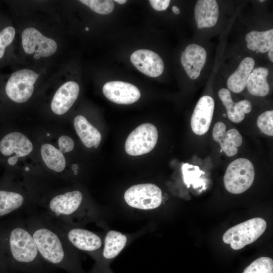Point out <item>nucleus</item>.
<instances>
[{
	"label": "nucleus",
	"mask_w": 273,
	"mask_h": 273,
	"mask_svg": "<svg viewBox=\"0 0 273 273\" xmlns=\"http://www.w3.org/2000/svg\"><path fill=\"white\" fill-rule=\"evenodd\" d=\"M130 61L138 70L150 77H158L164 70L162 59L159 55L151 50L135 51L131 55Z\"/></svg>",
	"instance_id": "obj_13"
},
{
	"label": "nucleus",
	"mask_w": 273,
	"mask_h": 273,
	"mask_svg": "<svg viewBox=\"0 0 273 273\" xmlns=\"http://www.w3.org/2000/svg\"><path fill=\"white\" fill-rule=\"evenodd\" d=\"M39 74L34 71L23 69L12 74L6 85V93L13 101L23 103L27 101L34 91V84Z\"/></svg>",
	"instance_id": "obj_8"
},
{
	"label": "nucleus",
	"mask_w": 273,
	"mask_h": 273,
	"mask_svg": "<svg viewBox=\"0 0 273 273\" xmlns=\"http://www.w3.org/2000/svg\"><path fill=\"white\" fill-rule=\"evenodd\" d=\"M214 109V101L209 96H204L198 101L191 119V126L196 134L203 135L210 127Z\"/></svg>",
	"instance_id": "obj_12"
},
{
	"label": "nucleus",
	"mask_w": 273,
	"mask_h": 273,
	"mask_svg": "<svg viewBox=\"0 0 273 273\" xmlns=\"http://www.w3.org/2000/svg\"><path fill=\"white\" fill-rule=\"evenodd\" d=\"M183 169L184 181L188 186L190 184L194 185L203 172L200 170L198 166H193V170H188L185 164L184 165Z\"/></svg>",
	"instance_id": "obj_31"
},
{
	"label": "nucleus",
	"mask_w": 273,
	"mask_h": 273,
	"mask_svg": "<svg viewBox=\"0 0 273 273\" xmlns=\"http://www.w3.org/2000/svg\"><path fill=\"white\" fill-rule=\"evenodd\" d=\"M49 135H50V133H48L47 136H49Z\"/></svg>",
	"instance_id": "obj_44"
},
{
	"label": "nucleus",
	"mask_w": 273,
	"mask_h": 273,
	"mask_svg": "<svg viewBox=\"0 0 273 273\" xmlns=\"http://www.w3.org/2000/svg\"><path fill=\"white\" fill-rule=\"evenodd\" d=\"M268 70L266 67H259L253 69L249 74L246 86L252 95L264 97L268 95L270 87L267 81Z\"/></svg>",
	"instance_id": "obj_24"
},
{
	"label": "nucleus",
	"mask_w": 273,
	"mask_h": 273,
	"mask_svg": "<svg viewBox=\"0 0 273 273\" xmlns=\"http://www.w3.org/2000/svg\"><path fill=\"white\" fill-rule=\"evenodd\" d=\"M18 159L15 156L11 157L8 159V163L10 165H14L17 162Z\"/></svg>",
	"instance_id": "obj_34"
},
{
	"label": "nucleus",
	"mask_w": 273,
	"mask_h": 273,
	"mask_svg": "<svg viewBox=\"0 0 273 273\" xmlns=\"http://www.w3.org/2000/svg\"><path fill=\"white\" fill-rule=\"evenodd\" d=\"M172 10L173 12L176 15H178L180 13L179 9L176 6H173L172 7Z\"/></svg>",
	"instance_id": "obj_36"
},
{
	"label": "nucleus",
	"mask_w": 273,
	"mask_h": 273,
	"mask_svg": "<svg viewBox=\"0 0 273 273\" xmlns=\"http://www.w3.org/2000/svg\"><path fill=\"white\" fill-rule=\"evenodd\" d=\"M157 128L151 123H143L128 135L125 143L126 152L131 156L148 153L155 147L158 140Z\"/></svg>",
	"instance_id": "obj_9"
},
{
	"label": "nucleus",
	"mask_w": 273,
	"mask_h": 273,
	"mask_svg": "<svg viewBox=\"0 0 273 273\" xmlns=\"http://www.w3.org/2000/svg\"><path fill=\"white\" fill-rule=\"evenodd\" d=\"M33 149L30 141L19 132H11L0 142V151L5 156L15 153L18 158L28 155Z\"/></svg>",
	"instance_id": "obj_17"
},
{
	"label": "nucleus",
	"mask_w": 273,
	"mask_h": 273,
	"mask_svg": "<svg viewBox=\"0 0 273 273\" xmlns=\"http://www.w3.org/2000/svg\"><path fill=\"white\" fill-rule=\"evenodd\" d=\"M149 2L152 8L158 11L165 10L169 5V0H150Z\"/></svg>",
	"instance_id": "obj_33"
},
{
	"label": "nucleus",
	"mask_w": 273,
	"mask_h": 273,
	"mask_svg": "<svg viewBox=\"0 0 273 273\" xmlns=\"http://www.w3.org/2000/svg\"><path fill=\"white\" fill-rule=\"evenodd\" d=\"M212 137L217 142L222 151L229 157L235 156L243 142V139L239 131L232 128L226 131V126L222 122H216L212 130Z\"/></svg>",
	"instance_id": "obj_15"
},
{
	"label": "nucleus",
	"mask_w": 273,
	"mask_h": 273,
	"mask_svg": "<svg viewBox=\"0 0 273 273\" xmlns=\"http://www.w3.org/2000/svg\"><path fill=\"white\" fill-rule=\"evenodd\" d=\"M85 29H86V30H88L89 28H88V27H86V28H85Z\"/></svg>",
	"instance_id": "obj_41"
},
{
	"label": "nucleus",
	"mask_w": 273,
	"mask_h": 273,
	"mask_svg": "<svg viewBox=\"0 0 273 273\" xmlns=\"http://www.w3.org/2000/svg\"><path fill=\"white\" fill-rule=\"evenodd\" d=\"M266 222L260 217L250 219L228 230L222 240L235 250L241 249L258 239L266 229Z\"/></svg>",
	"instance_id": "obj_5"
},
{
	"label": "nucleus",
	"mask_w": 273,
	"mask_h": 273,
	"mask_svg": "<svg viewBox=\"0 0 273 273\" xmlns=\"http://www.w3.org/2000/svg\"><path fill=\"white\" fill-rule=\"evenodd\" d=\"M25 170H26V171H29V169L28 167H26V168H25Z\"/></svg>",
	"instance_id": "obj_39"
},
{
	"label": "nucleus",
	"mask_w": 273,
	"mask_h": 273,
	"mask_svg": "<svg viewBox=\"0 0 273 273\" xmlns=\"http://www.w3.org/2000/svg\"><path fill=\"white\" fill-rule=\"evenodd\" d=\"M78 168V167L77 164H74L72 166V169L75 171H77V169Z\"/></svg>",
	"instance_id": "obj_38"
},
{
	"label": "nucleus",
	"mask_w": 273,
	"mask_h": 273,
	"mask_svg": "<svg viewBox=\"0 0 273 273\" xmlns=\"http://www.w3.org/2000/svg\"><path fill=\"white\" fill-rule=\"evenodd\" d=\"M218 95L225 107L228 118L234 123H239L243 121L245 114L250 113L252 110L251 103L248 100H244L234 103L230 91L226 88H221L218 91Z\"/></svg>",
	"instance_id": "obj_18"
},
{
	"label": "nucleus",
	"mask_w": 273,
	"mask_h": 273,
	"mask_svg": "<svg viewBox=\"0 0 273 273\" xmlns=\"http://www.w3.org/2000/svg\"><path fill=\"white\" fill-rule=\"evenodd\" d=\"M268 56L269 60L272 62H273V47H272L269 50Z\"/></svg>",
	"instance_id": "obj_35"
},
{
	"label": "nucleus",
	"mask_w": 273,
	"mask_h": 273,
	"mask_svg": "<svg viewBox=\"0 0 273 273\" xmlns=\"http://www.w3.org/2000/svg\"><path fill=\"white\" fill-rule=\"evenodd\" d=\"M40 151L42 159L49 168L57 172L64 170L66 160L59 149L50 144H44L41 147Z\"/></svg>",
	"instance_id": "obj_26"
},
{
	"label": "nucleus",
	"mask_w": 273,
	"mask_h": 273,
	"mask_svg": "<svg viewBox=\"0 0 273 273\" xmlns=\"http://www.w3.org/2000/svg\"><path fill=\"white\" fill-rule=\"evenodd\" d=\"M15 35V29L8 26L0 31V59L5 54L6 48L12 42Z\"/></svg>",
	"instance_id": "obj_30"
},
{
	"label": "nucleus",
	"mask_w": 273,
	"mask_h": 273,
	"mask_svg": "<svg viewBox=\"0 0 273 273\" xmlns=\"http://www.w3.org/2000/svg\"><path fill=\"white\" fill-rule=\"evenodd\" d=\"M104 96L111 102L128 105L136 102L141 97L140 90L135 85L120 81L106 83L103 87Z\"/></svg>",
	"instance_id": "obj_11"
},
{
	"label": "nucleus",
	"mask_w": 273,
	"mask_h": 273,
	"mask_svg": "<svg viewBox=\"0 0 273 273\" xmlns=\"http://www.w3.org/2000/svg\"><path fill=\"white\" fill-rule=\"evenodd\" d=\"M114 2H117L119 4H123L126 2V0H115Z\"/></svg>",
	"instance_id": "obj_37"
},
{
	"label": "nucleus",
	"mask_w": 273,
	"mask_h": 273,
	"mask_svg": "<svg viewBox=\"0 0 273 273\" xmlns=\"http://www.w3.org/2000/svg\"><path fill=\"white\" fill-rule=\"evenodd\" d=\"M42 211L53 219L67 224L77 226L94 220L97 209L86 203L79 190L60 193L42 201Z\"/></svg>",
	"instance_id": "obj_3"
},
{
	"label": "nucleus",
	"mask_w": 273,
	"mask_h": 273,
	"mask_svg": "<svg viewBox=\"0 0 273 273\" xmlns=\"http://www.w3.org/2000/svg\"><path fill=\"white\" fill-rule=\"evenodd\" d=\"M27 199L19 192L0 190V217L15 211H22L23 213L32 210Z\"/></svg>",
	"instance_id": "obj_20"
},
{
	"label": "nucleus",
	"mask_w": 273,
	"mask_h": 273,
	"mask_svg": "<svg viewBox=\"0 0 273 273\" xmlns=\"http://www.w3.org/2000/svg\"><path fill=\"white\" fill-rule=\"evenodd\" d=\"M21 40L25 52L34 54L35 59L49 57L55 54L58 48L56 41L33 27H28L23 31Z\"/></svg>",
	"instance_id": "obj_10"
},
{
	"label": "nucleus",
	"mask_w": 273,
	"mask_h": 273,
	"mask_svg": "<svg viewBox=\"0 0 273 273\" xmlns=\"http://www.w3.org/2000/svg\"><path fill=\"white\" fill-rule=\"evenodd\" d=\"M127 242L125 235L114 230L108 231L105 237L100 259L96 263L101 259L107 261L115 258L125 247Z\"/></svg>",
	"instance_id": "obj_22"
},
{
	"label": "nucleus",
	"mask_w": 273,
	"mask_h": 273,
	"mask_svg": "<svg viewBox=\"0 0 273 273\" xmlns=\"http://www.w3.org/2000/svg\"><path fill=\"white\" fill-rule=\"evenodd\" d=\"M247 47L250 50L264 53L273 47V29L264 31H251L245 37Z\"/></svg>",
	"instance_id": "obj_25"
},
{
	"label": "nucleus",
	"mask_w": 273,
	"mask_h": 273,
	"mask_svg": "<svg viewBox=\"0 0 273 273\" xmlns=\"http://www.w3.org/2000/svg\"><path fill=\"white\" fill-rule=\"evenodd\" d=\"M194 15L199 29L214 26L219 17L218 6L215 0L198 1L195 7Z\"/></svg>",
	"instance_id": "obj_19"
},
{
	"label": "nucleus",
	"mask_w": 273,
	"mask_h": 273,
	"mask_svg": "<svg viewBox=\"0 0 273 273\" xmlns=\"http://www.w3.org/2000/svg\"><path fill=\"white\" fill-rule=\"evenodd\" d=\"M74 126L77 135L86 147H98L102 139L101 133L85 117L82 115L75 117Z\"/></svg>",
	"instance_id": "obj_21"
},
{
	"label": "nucleus",
	"mask_w": 273,
	"mask_h": 273,
	"mask_svg": "<svg viewBox=\"0 0 273 273\" xmlns=\"http://www.w3.org/2000/svg\"><path fill=\"white\" fill-rule=\"evenodd\" d=\"M79 2L94 12L102 15L111 13L114 8V2L111 0H80Z\"/></svg>",
	"instance_id": "obj_28"
},
{
	"label": "nucleus",
	"mask_w": 273,
	"mask_h": 273,
	"mask_svg": "<svg viewBox=\"0 0 273 273\" xmlns=\"http://www.w3.org/2000/svg\"><path fill=\"white\" fill-rule=\"evenodd\" d=\"M255 177L252 162L243 158L237 159L228 166L223 177L224 187L231 193L241 194L252 185Z\"/></svg>",
	"instance_id": "obj_6"
},
{
	"label": "nucleus",
	"mask_w": 273,
	"mask_h": 273,
	"mask_svg": "<svg viewBox=\"0 0 273 273\" xmlns=\"http://www.w3.org/2000/svg\"><path fill=\"white\" fill-rule=\"evenodd\" d=\"M25 219L41 257L52 269L85 273L76 250L52 218L34 209L25 213Z\"/></svg>",
	"instance_id": "obj_1"
},
{
	"label": "nucleus",
	"mask_w": 273,
	"mask_h": 273,
	"mask_svg": "<svg viewBox=\"0 0 273 273\" xmlns=\"http://www.w3.org/2000/svg\"><path fill=\"white\" fill-rule=\"evenodd\" d=\"M79 93V86L74 81L62 84L56 91L51 104L53 112L57 115L66 113L76 100Z\"/></svg>",
	"instance_id": "obj_16"
},
{
	"label": "nucleus",
	"mask_w": 273,
	"mask_h": 273,
	"mask_svg": "<svg viewBox=\"0 0 273 273\" xmlns=\"http://www.w3.org/2000/svg\"><path fill=\"white\" fill-rule=\"evenodd\" d=\"M255 52H256V53H259L258 51H255Z\"/></svg>",
	"instance_id": "obj_43"
},
{
	"label": "nucleus",
	"mask_w": 273,
	"mask_h": 273,
	"mask_svg": "<svg viewBox=\"0 0 273 273\" xmlns=\"http://www.w3.org/2000/svg\"><path fill=\"white\" fill-rule=\"evenodd\" d=\"M257 125L261 131L269 136L273 135V111H266L257 118Z\"/></svg>",
	"instance_id": "obj_29"
},
{
	"label": "nucleus",
	"mask_w": 273,
	"mask_h": 273,
	"mask_svg": "<svg viewBox=\"0 0 273 273\" xmlns=\"http://www.w3.org/2000/svg\"><path fill=\"white\" fill-rule=\"evenodd\" d=\"M254 64V60L251 57H246L241 61L238 68L228 79L227 85L231 91L239 93L244 89Z\"/></svg>",
	"instance_id": "obj_23"
},
{
	"label": "nucleus",
	"mask_w": 273,
	"mask_h": 273,
	"mask_svg": "<svg viewBox=\"0 0 273 273\" xmlns=\"http://www.w3.org/2000/svg\"><path fill=\"white\" fill-rule=\"evenodd\" d=\"M207 57L206 50L201 46L192 43L181 52V63L188 76L197 78L205 65Z\"/></svg>",
	"instance_id": "obj_14"
},
{
	"label": "nucleus",
	"mask_w": 273,
	"mask_h": 273,
	"mask_svg": "<svg viewBox=\"0 0 273 273\" xmlns=\"http://www.w3.org/2000/svg\"><path fill=\"white\" fill-rule=\"evenodd\" d=\"M53 220L75 250L88 253L96 260V262L99 261L103 242L98 234L79 226L67 224L54 219Z\"/></svg>",
	"instance_id": "obj_4"
},
{
	"label": "nucleus",
	"mask_w": 273,
	"mask_h": 273,
	"mask_svg": "<svg viewBox=\"0 0 273 273\" xmlns=\"http://www.w3.org/2000/svg\"><path fill=\"white\" fill-rule=\"evenodd\" d=\"M243 273H273V260L268 257H261L246 267Z\"/></svg>",
	"instance_id": "obj_27"
},
{
	"label": "nucleus",
	"mask_w": 273,
	"mask_h": 273,
	"mask_svg": "<svg viewBox=\"0 0 273 273\" xmlns=\"http://www.w3.org/2000/svg\"><path fill=\"white\" fill-rule=\"evenodd\" d=\"M264 1V0L259 1V2L260 3L263 2Z\"/></svg>",
	"instance_id": "obj_40"
},
{
	"label": "nucleus",
	"mask_w": 273,
	"mask_h": 273,
	"mask_svg": "<svg viewBox=\"0 0 273 273\" xmlns=\"http://www.w3.org/2000/svg\"><path fill=\"white\" fill-rule=\"evenodd\" d=\"M59 150L63 153L71 151L74 146L73 140L67 135H62L58 140Z\"/></svg>",
	"instance_id": "obj_32"
},
{
	"label": "nucleus",
	"mask_w": 273,
	"mask_h": 273,
	"mask_svg": "<svg viewBox=\"0 0 273 273\" xmlns=\"http://www.w3.org/2000/svg\"><path fill=\"white\" fill-rule=\"evenodd\" d=\"M127 204L133 208L149 210L160 206L162 202L161 189L153 184H141L132 186L124 193Z\"/></svg>",
	"instance_id": "obj_7"
},
{
	"label": "nucleus",
	"mask_w": 273,
	"mask_h": 273,
	"mask_svg": "<svg viewBox=\"0 0 273 273\" xmlns=\"http://www.w3.org/2000/svg\"><path fill=\"white\" fill-rule=\"evenodd\" d=\"M24 214L14 222L7 234V247L11 264L15 269L22 273H53L54 270L39 254Z\"/></svg>",
	"instance_id": "obj_2"
},
{
	"label": "nucleus",
	"mask_w": 273,
	"mask_h": 273,
	"mask_svg": "<svg viewBox=\"0 0 273 273\" xmlns=\"http://www.w3.org/2000/svg\"><path fill=\"white\" fill-rule=\"evenodd\" d=\"M223 116H224V117H225V116H226V114H223Z\"/></svg>",
	"instance_id": "obj_42"
}]
</instances>
